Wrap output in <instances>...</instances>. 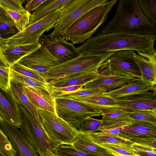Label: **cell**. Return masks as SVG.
Returning a JSON list of instances; mask_svg holds the SVG:
<instances>
[{"label": "cell", "mask_w": 156, "mask_h": 156, "mask_svg": "<svg viewBox=\"0 0 156 156\" xmlns=\"http://www.w3.org/2000/svg\"><path fill=\"white\" fill-rule=\"evenodd\" d=\"M156 36L121 33L99 32L76 48L80 53L98 55L109 52L132 50L144 52L153 49Z\"/></svg>", "instance_id": "6da1fadb"}, {"label": "cell", "mask_w": 156, "mask_h": 156, "mask_svg": "<svg viewBox=\"0 0 156 156\" xmlns=\"http://www.w3.org/2000/svg\"><path fill=\"white\" fill-rule=\"evenodd\" d=\"M99 33L156 36V26L143 14L137 0H120L114 16Z\"/></svg>", "instance_id": "7a4b0ae2"}, {"label": "cell", "mask_w": 156, "mask_h": 156, "mask_svg": "<svg viewBox=\"0 0 156 156\" xmlns=\"http://www.w3.org/2000/svg\"><path fill=\"white\" fill-rule=\"evenodd\" d=\"M117 2L109 0L84 14L67 29L62 38L73 44L84 43L103 25Z\"/></svg>", "instance_id": "3957f363"}, {"label": "cell", "mask_w": 156, "mask_h": 156, "mask_svg": "<svg viewBox=\"0 0 156 156\" xmlns=\"http://www.w3.org/2000/svg\"><path fill=\"white\" fill-rule=\"evenodd\" d=\"M22 124L19 129L40 156H49L59 146L47 135L41 120L35 118L23 106L17 105Z\"/></svg>", "instance_id": "277c9868"}, {"label": "cell", "mask_w": 156, "mask_h": 156, "mask_svg": "<svg viewBox=\"0 0 156 156\" xmlns=\"http://www.w3.org/2000/svg\"><path fill=\"white\" fill-rule=\"evenodd\" d=\"M115 52L98 55L82 54L68 61L50 68L43 76L48 81L72 75L92 71L99 69L105 64Z\"/></svg>", "instance_id": "5b68a950"}, {"label": "cell", "mask_w": 156, "mask_h": 156, "mask_svg": "<svg viewBox=\"0 0 156 156\" xmlns=\"http://www.w3.org/2000/svg\"><path fill=\"white\" fill-rule=\"evenodd\" d=\"M54 98L57 115L77 130L87 119L101 115L99 110L80 101L69 98Z\"/></svg>", "instance_id": "8992f818"}, {"label": "cell", "mask_w": 156, "mask_h": 156, "mask_svg": "<svg viewBox=\"0 0 156 156\" xmlns=\"http://www.w3.org/2000/svg\"><path fill=\"white\" fill-rule=\"evenodd\" d=\"M109 0H69L62 6V13L52 33L51 37H63L67 29L75 21L92 9Z\"/></svg>", "instance_id": "52a82bcc"}, {"label": "cell", "mask_w": 156, "mask_h": 156, "mask_svg": "<svg viewBox=\"0 0 156 156\" xmlns=\"http://www.w3.org/2000/svg\"><path fill=\"white\" fill-rule=\"evenodd\" d=\"M62 6L28 25L23 31L5 38L7 45L27 44L38 42L45 32L55 27L62 11Z\"/></svg>", "instance_id": "ba28073f"}, {"label": "cell", "mask_w": 156, "mask_h": 156, "mask_svg": "<svg viewBox=\"0 0 156 156\" xmlns=\"http://www.w3.org/2000/svg\"><path fill=\"white\" fill-rule=\"evenodd\" d=\"M45 132L48 137L60 146L71 145L79 131L68 124L56 114L37 109Z\"/></svg>", "instance_id": "9c48e42d"}, {"label": "cell", "mask_w": 156, "mask_h": 156, "mask_svg": "<svg viewBox=\"0 0 156 156\" xmlns=\"http://www.w3.org/2000/svg\"><path fill=\"white\" fill-rule=\"evenodd\" d=\"M136 55L132 50L115 52L109 57L103 66L107 73L141 79Z\"/></svg>", "instance_id": "30bf717a"}, {"label": "cell", "mask_w": 156, "mask_h": 156, "mask_svg": "<svg viewBox=\"0 0 156 156\" xmlns=\"http://www.w3.org/2000/svg\"><path fill=\"white\" fill-rule=\"evenodd\" d=\"M18 63L33 69L43 77L51 67L62 63L54 57L44 45L22 58Z\"/></svg>", "instance_id": "8fae6325"}, {"label": "cell", "mask_w": 156, "mask_h": 156, "mask_svg": "<svg viewBox=\"0 0 156 156\" xmlns=\"http://www.w3.org/2000/svg\"><path fill=\"white\" fill-rule=\"evenodd\" d=\"M39 42L45 45L52 55L63 63L79 56L80 54L72 43H69L61 37H50L43 35Z\"/></svg>", "instance_id": "7c38bea8"}, {"label": "cell", "mask_w": 156, "mask_h": 156, "mask_svg": "<svg viewBox=\"0 0 156 156\" xmlns=\"http://www.w3.org/2000/svg\"><path fill=\"white\" fill-rule=\"evenodd\" d=\"M0 128L13 145L15 156H40L19 128L4 121L0 123Z\"/></svg>", "instance_id": "4fadbf2b"}, {"label": "cell", "mask_w": 156, "mask_h": 156, "mask_svg": "<svg viewBox=\"0 0 156 156\" xmlns=\"http://www.w3.org/2000/svg\"><path fill=\"white\" fill-rule=\"evenodd\" d=\"M101 75L96 79L89 83L83 87L86 89L98 90L106 93L121 87L128 84L138 80V78L128 77L104 71L103 74L100 69Z\"/></svg>", "instance_id": "5bb4252c"}, {"label": "cell", "mask_w": 156, "mask_h": 156, "mask_svg": "<svg viewBox=\"0 0 156 156\" xmlns=\"http://www.w3.org/2000/svg\"><path fill=\"white\" fill-rule=\"evenodd\" d=\"M156 90L117 99L119 108L129 112L139 110L156 111Z\"/></svg>", "instance_id": "9a60e30c"}, {"label": "cell", "mask_w": 156, "mask_h": 156, "mask_svg": "<svg viewBox=\"0 0 156 156\" xmlns=\"http://www.w3.org/2000/svg\"><path fill=\"white\" fill-rule=\"evenodd\" d=\"M100 112L102 117L99 131L127 126L134 122L129 116L130 112L122 108H109Z\"/></svg>", "instance_id": "2e32d148"}, {"label": "cell", "mask_w": 156, "mask_h": 156, "mask_svg": "<svg viewBox=\"0 0 156 156\" xmlns=\"http://www.w3.org/2000/svg\"><path fill=\"white\" fill-rule=\"evenodd\" d=\"M136 59L140 69L141 80L154 85L156 84V51L137 52Z\"/></svg>", "instance_id": "e0dca14e"}, {"label": "cell", "mask_w": 156, "mask_h": 156, "mask_svg": "<svg viewBox=\"0 0 156 156\" xmlns=\"http://www.w3.org/2000/svg\"><path fill=\"white\" fill-rule=\"evenodd\" d=\"M119 136L130 140L142 138H156V125L134 122L130 125L122 127Z\"/></svg>", "instance_id": "ac0fdd59"}, {"label": "cell", "mask_w": 156, "mask_h": 156, "mask_svg": "<svg viewBox=\"0 0 156 156\" xmlns=\"http://www.w3.org/2000/svg\"><path fill=\"white\" fill-rule=\"evenodd\" d=\"M41 46L39 41L30 44L7 45L1 49L0 55L11 66Z\"/></svg>", "instance_id": "d6986e66"}, {"label": "cell", "mask_w": 156, "mask_h": 156, "mask_svg": "<svg viewBox=\"0 0 156 156\" xmlns=\"http://www.w3.org/2000/svg\"><path fill=\"white\" fill-rule=\"evenodd\" d=\"M101 74L99 68L92 71L53 79L47 82L50 85L56 87L73 85L84 86L98 78Z\"/></svg>", "instance_id": "ffe728a7"}, {"label": "cell", "mask_w": 156, "mask_h": 156, "mask_svg": "<svg viewBox=\"0 0 156 156\" xmlns=\"http://www.w3.org/2000/svg\"><path fill=\"white\" fill-rule=\"evenodd\" d=\"M156 85L141 79L110 91L103 93L117 99L134 95L156 90Z\"/></svg>", "instance_id": "44dd1931"}, {"label": "cell", "mask_w": 156, "mask_h": 156, "mask_svg": "<svg viewBox=\"0 0 156 156\" xmlns=\"http://www.w3.org/2000/svg\"><path fill=\"white\" fill-rule=\"evenodd\" d=\"M23 89L32 105L37 109L56 114L55 98L30 87L22 86Z\"/></svg>", "instance_id": "7402d4cb"}, {"label": "cell", "mask_w": 156, "mask_h": 156, "mask_svg": "<svg viewBox=\"0 0 156 156\" xmlns=\"http://www.w3.org/2000/svg\"><path fill=\"white\" fill-rule=\"evenodd\" d=\"M79 131L71 145L84 153L97 156H115L108 150L95 143L86 133Z\"/></svg>", "instance_id": "603a6c76"}, {"label": "cell", "mask_w": 156, "mask_h": 156, "mask_svg": "<svg viewBox=\"0 0 156 156\" xmlns=\"http://www.w3.org/2000/svg\"><path fill=\"white\" fill-rule=\"evenodd\" d=\"M8 93L13 103L24 106L35 118L39 120H41L37 109L31 103L20 84L11 80L10 89Z\"/></svg>", "instance_id": "cb8c5ba5"}, {"label": "cell", "mask_w": 156, "mask_h": 156, "mask_svg": "<svg viewBox=\"0 0 156 156\" xmlns=\"http://www.w3.org/2000/svg\"><path fill=\"white\" fill-rule=\"evenodd\" d=\"M0 115L4 121L19 128L22 124L19 108L13 107L0 91Z\"/></svg>", "instance_id": "d4e9b609"}, {"label": "cell", "mask_w": 156, "mask_h": 156, "mask_svg": "<svg viewBox=\"0 0 156 156\" xmlns=\"http://www.w3.org/2000/svg\"><path fill=\"white\" fill-rule=\"evenodd\" d=\"M75 100L92 106L100 111L109 108H119L117 99L103 93Z\"/></svg>", "instance_id": "484cf974"}, {"label": "cell", "mask_w": 156, "mask_h": 156, "mask_svg": "<svg viewBox=\"0 0 156 156\" xmlns=\"http://www.w3.org/2000/svg\"><path fill=\"white\" fill-rule=\"evenodd\" d=\"M69 0H47L34 12L31 13L28 25L34 23L54 10L62 7Z\"/></svg>", "instance_id": "4316f807"}, {"label": "cell", "mask_w": 156, "mask_h": 156, "mask_svg": "<svg viewBox=\"0 0 156 156\" xmlns=\"http://www.w3.org/2000/svg\"><path fill=\"white\" fill-rule=\"evenodd\" d=\"M10 76L11 80L20 84L22 86L31 87L43 94L51 95L48 90V82L43 83L28 77L15 72L11 68Z\"/></svg>", "instance_id": "83f0119b"}, {"label": "cell", "mask_w": 156, "mask_h": 156, "mask_svg": "<svg viewBox=\"0 0 156 156\" xmlns=\"http://www.w3.org/2000/svg\"><path fill=\"white\" fill-rule=\"evenodd\" d=\"M84 133H86L93 142L96 144H132L133 143L131 140L120 136L110 135L99 132Z\"/></svg>", "instance_id": "f1b7e54d"}, {"label": "cell", "mask_w": 156, "mask_h": 156, "mask_svg": "<svg viewBox=\"0 0 156 156\" xmlns=\"http://www.w3.org/2000/svg\"><path fill=\"white\" fill-rule=\"evenodd\" d=\"M96 144L108 150L115 156H137L132 148V144Z\"/></svg>", "instance_id": "f546056e"}, {"label": "cell", "mask_w": 156, "mask_h": 156, "mask_svg": "<svg viewBox=\"0 0 156 156\" xmlns=\"http://www.w3.org/2000/svg\"><path fill=\"white\" fill-rule=\"evenodd\" d=\"M137 2L145 17L156 26V0H137Z\"/></svg>", "instance_id": "4dcf8cb0"}, {"label": "cell", "mask_w": 156, "mask_h": 156, "mask_svg": "<svg viewBox=\"0 0 156 156\" xmlns=\"http://www.w3.org/2000/svg\"><path fill=\"white\" fill-rule=\"evenodd\" d=\"M5 11L13 19L14 25L19 32L23 31L29 25L31 13L26 10L20 12Z\"/></svg>", "instance_id": "1f68e13d"}, {"label": "cell", "mask_w": 156, "mask_h": 156, "mask_svg": "<svg viewBox=\"0 0 156 156\" xmlns=\"http://www.w3.org/2000/svg\"><path fill=\"white\" fill-rule=\"evenodd\" d=\"M129 117L134 122H141L156 125V111L139 110L130 112Z\"/></svg>", "instance_id": "d6a6232c"}, {"label": "cell", "mask_w": 156, "mask_h": 156, "mask_svg": "<svg viewBox=\"0 0 156 156\" xmlns=\"http://www.w3.org/2000/svg\"><path fill=\"white\" fill-rule=\"evenodd\" d=\"M10 68L15 72L24 76L43 83H48L46 80L37 72L18 62L13 64Z\"/></svg>", "instance_id": "836d02e7"}, {"label": "cell", "mask_w": 156, "mask_h": 156, "mask_svg": "<svg viewBox=\"0 0 156 156\" xmlns=\"http://www.w3.org/2000/svg\"><path fill=\"white\" fill-rule=\"evenodd\" d=\"M102 94V92L98 90L84 88L82 87L78 90L59 95L55 98H63L76 100L93 95Z\"/></svg>", "instance_id": "e575fe53"}, {"label": "cell", "mask_w": 156, "mask_h": 156, "mask_svg": "<svg viewBox=\"0 0 156 156\" xmlns=\"http://www.w3.org/2000/svg\"><path fill=\"white\" fill-rule=\"evenodd\" d=\"M54 153L58 156H97L81 151L71 145H61Z\"/></svg>", "instance_id": "d590c367"}, {"label": "cell", "mask_w": 156, "mask_h": 156, "mask_svg": "<svg viewBox=\"0 0 156 156\" xmlns=\"http://www.w3.org/2000/svg\"><path fill=\"white\" fill-rule=\"evenodd\" d=\"M102 121L90 117L84 120L81 124L78 130L83 132H96L100 131Z\"/></svg>", "instance_id": "8d00e7d4"}, {"label": "cell", "mask_w": 156, "mask_h": 156, "mask_svg": "<svg viewBox=\"0 0 156 156\" xmlns=\"http://www.w3.org/2000/svg\"><path fill=\"white\" fill-rule=\"evenodd\" d=\"M26 1L25 0H0V6L5 10L20 12L26 10L23 6V4Z\"/></svg>", "instance_id": "74e56055"}, {"label": "cell", "mask_w": 156, "mask_h": 156, "mask_svg": "<svg viewBox=\"0 0 156 156\" xmlns=\"http://www.w3.org/2000/svg\"><path fill=\"white\" fill-rule=\"evenodd\" d=\"M10 67H0V88L8 93L10 89Z\"/></svg>", "instance_id": "f35d334b"}, {"label": "cell", "mask_w": 156, "mask_h": 156, "mask_svg": "<svg viewBox=\"0 0 156 156\" xmlns=\"http://www.w3.org/2000/svg\"><path fill=\"white\" fill-rule=\"evenodd\" d=\"M131 147L137 156H156V148L135 143L132 144Z\"/></svg>", "instance_id": "ab89813d"}, {"label": "cell", "mask_w": 156, "mask_h": 156, "mask_svg": "<svg viewBox=\"0 0 156 156\" xmlns=\"http://www.w3.org/2000/svg\"><path fill=\"white\" fill-rule=\"evenodd\" d=\"M18 32L19 31L15 27L14 21L0 22V34L3 37H9Z\"/></svg>", "instance_id": "60d3db41"}, {"label": "cell", "mask_w": 156, "mask_h": 156, "mask_svg": "<svg viewBox=\"0 0 156 156\" xmlns=\"http://www.w3.org/2000/svg\"><path fill=\"white\" fill-rule=\"evenodd\" d=\"M16 151L9 140L3 141L0 140V156H15Z\"/></svg>", "instance_id": "b9f144b4"}, {"label": "cell", "mask_w": 156, "mask_h": 156, "mask_svg": "<svg viewBox=\"0 0 156 156\" xmlns=\"http://www.w3.org/2000/svg\"><path fill=\"white\" fill-rule=\"evenodd\" d=\"M130 140L133 143L156 148V138H142L133 139Z\"/></svg>", "instance_id": "7bdbcfd3"}, {"label": "cell", "mask_w": 156, "mask_h": 156, "mask_svg": "<svg viewBox=\"0 0 156 156\" xmlns=\"http://www.w3.org/2000/svg\"><path fill=\"white\" fill-rule=\"evenodd\" d=\"M47 0H28L25 5L24 9L27 11L30 12L36 10L41 5Z\"/></svg>", "instance_id": "ee69618b"}, {"label": "cell", "mask_w": 156, "mask_h": 156, "mask_svg": "<svg viewBox=\"0 0 156 156\" xmlns=\"http://www.w3.org/2000/svg\"><path fill=\"white\" fill-rule=\"evenodd\" d=\"M13 21L9 14L0 6V22H8Z\"/></svg>", "instance_id": "f6af8a7d"}, {"label": "cell", "mask_w": 156, "mask_h": 156, "mask_svg": "<svg viewBox=\"0 0 156 156\" xmlns=\"http://www.w3.org/2000/svg\"><path fill=\"white\" fill-rule=\"evenodd\" d=\"M121 128H116L108 129L102 130L99 132L102 133H104L110 135L119 136V134Z\"/></svg>", "instance_id": "bcb514c9"}, {"label": "cell", "mask_w": 156, "mask_h": 156, "mask_svg": "<svg viewBox=\"0 0 156 156\" xmlns=\"http://www.w3.org/2000/svg\"><path fill=\"white\" fill-rule=\"evenodd\" d=\"M10 67L2 56H0V67L8 68Z\"/></svg>", "instance_id": "7dc6e473"}, {"label": "cell", "mask_w": 156, "mask_h": 156, "mask_svg": "<svg viewBox=\"0 0 156 156\" xmlns=\"http://www.w3.org/2000/svg\"><path fill=\"white\" fill-rule=\"evenodd\" d=\"M0 140L3 141H7L9 140L7 136L0 128Z\"/></svg>", "instance_id": "c3c4849f"}, {"label": "cell", "mask_w": 156, "mask_h": 156, "mask_svg": "<svg viewBox=\"0 0 156 156\" xmlns=\"http://www.w3.org/2000/svg\"><path fill=\"white\" fill-rule=\"evenodd\" d=\"M5 38H4L0 36V48L1 49L7 46Z\"/></svg>", "instance_id": "681fc988"}, {"label": "cell", "mask_w": 156, "mask_h": 156, "mask_svg": "<svg viewBox=\"0 0 156 156\" xmlns=\"http://www.w3.org/2000/svg\"><path fill=\"white\" fill-rule=\"evenodd\" d=\"M4 121V119L0 115V123Z\"/></svg>", "instance_id": "f907efd6"}, {"label": "cell", "mask_w": 156, "mask_h": 156, "mask_svg": "<svg viewBox=\"0 0 156 156\" xmlns=\"http://www.w3.org/2000/svg\"><path fill=\"white\" fill-rule=\"evenodd\" d=\"M49 156H58L56 154H55L54 153H53L51 154Z\"/></svg>", "instance_id": "816d5d0a"}, {"label": "cell", "mask_w": 156, "mask_h": 156, "mask_svg": "<svg viewBox=\"0 0 156 156\" xmlns=\"http://www.w3.org/2000/svg\"><path fill=\"white\" fill-rule=\"evenodd\" d=\"M1 48H0V56H1L0 55V53H1Z\"/></svg>", "instance_id": "f5cc1de1"}]
</instances>
